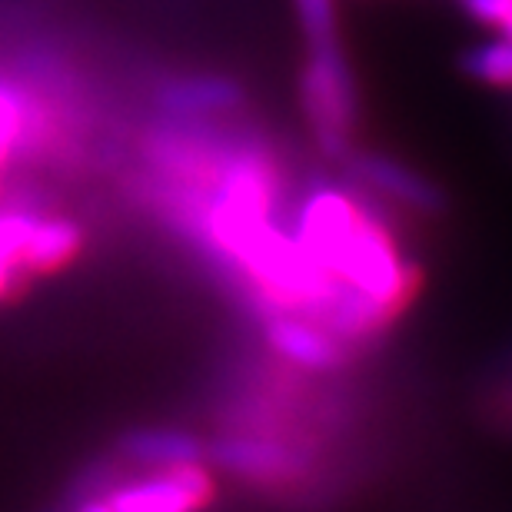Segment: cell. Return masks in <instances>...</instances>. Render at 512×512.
I'll return each mask as SVG.
<instances>
[{"mask_svg":"<svg viewBox=\"0 0 512 512\" xmlns=\"http://www.w3.org/2000/svg\"><path fill=\"white\" fill-rule=\"evenodd\" d=\"M296 243L350 290L393 316L406 310L416 290L413 263L399 253L393 233L373 210L333 187L313 190L296 213Z\"/></svg>","mask_w":512,"mask_h":512,"instance_id":"1","label":"cell"},{"mask_svg":"<svg viewBox=\"0 0 512 512\" xmlns=\"http://www.w3.org/2000/svg\"><path fill=\"white\" fill-rule=\"evenodd\" d=\"M303 110L326 157H346L356 124V84L340 47L320 44L303 67Z\"/></svg>","mask_w":512,"mask_h":512,"instance_id":"2","label":"cell"},{"mask_svg":"<svg viewBox=\"0 0 512 512\" xmlns=\"http://www.w3.org/2000/svg\"><path fill=\"white\" fill-rule=\"evenodd\" d=\"M213 499V476L200 463L150 469L107 493L114 512H200Z\"/></svg>","mask_w":512,"mask_h":512,"instance_id":"3","label":"cell"},{"mask_svg":"<svg viewBox=\"0 0 512 512\" xmlns=\"http://www.w3.org/2000/svg\"><path fill=\"white\" fill-rule=\"evenodd\" d=\"M210 456L217 466L230 469L240 479H253V483H293L306 473V456L300 449L286 446L283 439H273L270 433H237L217 439Z\"/></svg>","mask_w":512,"mask_h":512,"instance_id":"4","label":"cell"},{"mask_svg":"<svg viewBox=\"0 0 512 512\" xmlns=\"http://www.w3.org/2000/svg\"><path fill=\"white\" fill-rule=\"evenodd\" d=\"M263 326L273 353L300 370H336L346 360V346L316 320L296 313H270L263 316Z\"/></svg>","mask_w":512,"mask_h":512,"instance_id":"5","label":"cell"},{"mask_svg":"<svg viewBox=\"0 0 512 512\" xmlns=\"http://www.w3.org/2000/svg\"><path fill=\"white\" fill-rule=\"evenodd\" d=\"M353 173H360V180H366L370 187H376L380 193H386L389 200L403 203L409 210L436 213L443 207V197H439V190L433 183L413 170H406L403 163L380 157V153H356Z\"/></svg>","mask_w":512,"mask_h":512,"instance_id":"6","label":"cell"},{"mask_svg":"<svg viewBox=\"0 0 512 512\" xmlns=\"http://www.w3.org/2000/svg\"><path fill=\"white\" fill-rule=\"evenodd\" d=\"M80 247H84V233H80L74 220H37L24 247V270L27 276L57 273L74 260Z\"/></svg>","mask_w":512,"mask_h":512,"instance_id":"7","label":"cell"},{"mask_svg":"<svg viewBox=\"0 0 512 512\" xmlns=\"http://www.w3.org/2000/svg\"><path fill=\"white\" fill-rule=\"evenodd\" d=\"M120 449L150 469L187 466L203 459V446L190 433H180V429H137V433L124 439Z\"/></svg>","mask_w":512,"mask_h":512,"instance_id":"8","label":"cell"},{"mask_svg":"<svg viewBox=\"0 0 512 512\" xmlns=\"http://www.w3.org/2000/svg\"><path fill=\"white\" fill-rule=\"evenodd\" d=\"M34 223L37 217L27 210H0V300L30 280L24 270V247Z\"/></svg>","mask_w":512,"mask_h":512,"instance_id":"9","label":"cell"},{"mask_svg":"<svg viewBox=\"0 0 512 512\" xmlns=\"http://www.w3.org/2000/svg\"><path fill=\"white\" fill-rule=\"evenodd\" d=\"M466 74L489 87H512V37H496L473 47L463 60Z\"/></svg>","mask_w":512,"mask_h":512,"instance_id":"10","label":"cell"},{"mask_svg":"<svg viewBox=\"0 0 512 512\" xmlns=\"http://www.w3.org/2000/svg\"><path fill=\"white\" fill-rule=\"evenodd\" d=\"M167 100L173 107H183V110H220L237 100V90L230 84H220V80H200V84L173 87Z\"/></svg>","mask_w":512,"mask_h":512,"instance_id":"11","label":"cell"},{"mask_svg":"<svg viewBox=\"0 0 512 512\" xmlns=\"http://www.w3.org/2000/svg\"><path fill=\"white\" fill-rule=\"evenodd\" d=\"M20 133H24V110H20L14 97L0 90V163L10 157Z\"/></svg>","mask_w":512,"mask_h":512,"instance_id":"12","label":"cell"},{"mask_svg":"<svg viewBox=\"0 0 512 512\" xmlns=\"http://www.w3.org/2000/svg\"><path fill=\"white\" fill-rule=\"evenodd\" d=\"M463 7L476 20H483V24L512 37V0H463Z\"/></svg>","mask_w":512,"mask_h":512,"instance_id":"13","label":"cell"},{"mask_svg":"<svg viewBox=\"0 0 512 512\" xmlns=\"http://www.w3.org/2000/svg\"><path fill=\"white\" fill-rule=\"evenodd\" d=\"M74 512H114V506L107 503V496H90V499H84Z\"/></svg>","mask_w":512,"mask_h":512,"instance_id":"14","label":"cell"}]
</instances>
